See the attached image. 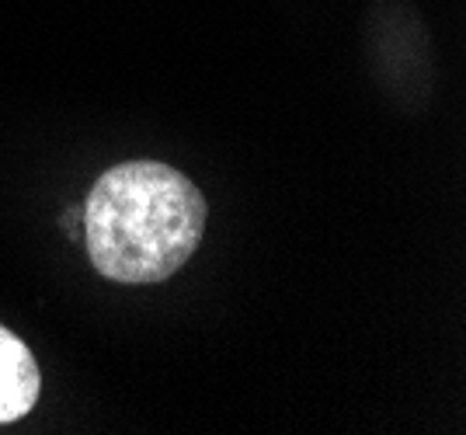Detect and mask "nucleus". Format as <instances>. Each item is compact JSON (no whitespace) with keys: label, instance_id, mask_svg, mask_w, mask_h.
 I'll return each mask as SVG.
<instances>
[{"label":"nucleus","instance_id":"1","mask_svg":"<svg viewBox=\"0 0 466 435\" xmlns=\"http://www.w3.org/2000/svg\"><path fill=\"white\" fill-rule=\"evenodd\" d=\"M206 230V198L192 178L157 160L105 171L84 209L95 268L112 282L154 286L195 255Z\"/></svg>","mask_w":466,"mask_h":435},{"label":"nucleus","instance_id":"2","mask_svg":"<svg viewBox=\"0 0 466 435\" xmlns=\"http://www.w3.org/2000/svg\"><path fill=\"white\" fill-rule=\"evenodd\" d=\"M42 376L35 356L18 335L0 328V425L25 418L39 400Z\"/></svg>","mask_w":466,"mask_h":435}]
</instances>
